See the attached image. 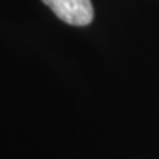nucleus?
Listing matches in <instances>:
<instances>
[{
  "mask_svg": "<svg viewBox=\"0 0 159 159\" xmlns=\"http://www.w3.org/2000/svg\"><path fill=\"white\" fill-rule=\"evenodd\" d=\"M61 21L75 27H84L93 21L91 0H41Z\"/></svg>",
  "mask_w": 159,
  "mask_h": 159,
  "instance_id": "1",
  "label": "nucleus"
}]
</instances>
